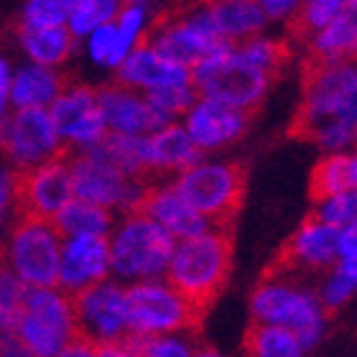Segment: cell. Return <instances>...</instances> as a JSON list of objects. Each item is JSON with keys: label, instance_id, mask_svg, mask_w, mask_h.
I'll list each match as a JSON object with an SVG mask.
<instances>
[{"label": "cell", "instance_id": "obj_26", "mask_svg": "<svg viewBox=\"0 0 357 357\" xmlns=\"http://www.w3.org/2000/svg\"><path fill=\"white\" fill-rule=\"evenodd\" d=\"M75 41L77 38L67 26H18L21 52L33 64L59 69L75 52Z\"/></svg>", "mask_w": 357, "mask_h": 357}, {"label": "cell", "instance_id": "obj_25", "mask_svg": "<svg viewBox=\"0 0 357 357\" xmlns=\"http://www.w3.org/2000/svg\"><path fill=\"white\" fill-rule=\"evenodd\" d=\"M64 77L56 67L23 64L13 72L10 82V107H49L64 89Z\"/></svg>", "mask_w": 357, "mask_h": 357}, {"label": "cell", "instance_id": "obj_14", "mask_svg": "<svg viewBox=\"0 0 357 357\" xmlns=\"http://www.w3.org/2000/svg\"><path fill=\"white\" fill-rule=\"evenodd\" d=\"M75 197L69 158L56 156L52 161L15 172V212L18 215L54 220L69 199Z\"/></svg>", "mask_w": 357, "mask_h": 357}, {"label": "cell", "instance_id": "obj_19", "mask_svg": "<svg viewBox=\"0 0 357 357\" xmlns=\"http://www.w3.org/2000/svg\"><path fill=\"white\" fill-rule=\"evenodd\" d=\"M141 209L151 220H156L174 240L192 238V235H199V232L215 227L207 217L199 215L189 204V199L176 189L174 178H153L146 189Z\"/></svg>", "mask_w": 357, "mask_h": 357}, {"label": "cell", "instance_id": "obj_2", "mask_svg": "<svg viewBox=\"0 0 357 357\" xmlns=\"http://www.w3.org/2000/svg\"><path fill=\"white\" fill-rule=\"evenodd\" d=\"M230 266L232 243L227 227L215 225L199 235L176 240L166 278L202 312L222 291L230 275Z\"/></svg>", "mask_w": 357, "mask_h": 357}, {"label": "cell", "instance_id": "obj_42", "mask_svg": "<svg viewBox=\"0 0 357 357\" xmlns=\"http://www.w3.org/2000/svg\"><path fill=\"white\" fill-rule=\"evenodd\" d=\"M18 215L15 212V172H0V238L6 235L8 222Z\"/></svg>", "mask_w": 357, "mask_h": 357}, {"label": "cell", "instance_id": "obj_41", "mask_svg": "<svg viewBox=\"0 0 357 357\" xmlns=\"http://www.w3.org/2000/svg\"><path fill=\"white\" fill-rule=\"evenodd\" d=\"M75 0H26L21 13L23 26H64Z\"/></svg>", "mask_w": 357, "mask_h": 357}, {"label": "cell", "instance_id": "obj_15", "mask_svg": "<svg viewBox=\"0 0 357 357\" xmlns=\"http://www.w3.org/2000/svg\"><path fill=\"white\" fill-rule=\"evenodd\" d=\"M56 133H59L64 149L87 151L107 135L97 89L87 84H64L59 97L49 105Z\"/></svg>", "mask_w": 357, "mask_h": 357}, {"label": "cell", "instance_id": "obj_17", "mask_svg": "<svg viewBox=\"0 0 357 357\" xmlns=\"http://www.w3.org/2000/svg\"><path fill=\"white\" fill-rule=\"evenodd\" d=\"M110 245L107 235H67L61 240L56 286L69 296L110 278Z\"/></svg>", "mask_w": 357, "mask_h": 357}, {"label": "cell", "instance_id": "obj_10", "mask_svg": "<svg viewBox=\"0 0 357 357\" xmlns=\"http://www.w3.org/2000/svg\"><path fill=\"white\" fill-rule=\"evenodd\" d=\"M0 153L13 172H26L64 153L49 107H10L0 118Z\"/></svg>", "mask_w": 357, "mask_h": 357}, {"label": "cell", "instance_id": "obj_28", "mask_svg": "<svg viewBox=\"0 0 357 357\" xmlns=\"http://www.w3.org/2000/svg\"><path fill=\"white\" fill-rule=\"evenodd\" d=\"M245 350L253 357H301L306 355L304 344L294 329L281 327V324H266V321H253L248 332Z\"/></svg>", "mask_w": 357, "mask_h": 357}, {"label": "cell", "instance_id": "obj_35", "mask_svg": "<svg viewBox=\"0 0 357 357\" xmlns=\"http://www.w3.org/2000/svg\"><path fill=\"white\" fill-rule=\"evenodd\" d=\"M82 41H84V52H87L89 61H92L95 67L112 69V72L118 69V64L126 59V54H128L126 46L120 44L118 29H115L112 21L97 26L95 31H89Z\"/></svg>", "mask_w": 357, "mask_h": 357}, {"label": "cell", "instance_id": "obj_22", "mask_svg": "<svg viewBox=\"0 0 357 357\" xmlns=\"http://www.w3.org/2000/svg\"><path fill=\"white\" fill-rule=\"evenodd\" d=\"M143 149H146V166L149 178H174L192 164H197L204 153L199 146L186 133L181 120L166 123V126L151 130L143 135Z\"/></svg>", "mask_w": 357, "mask_h": 357}, {"label": "cell", "instance_id": "obj_4", "mask_svg": "<svg viewBox=\"0 0 357 357\" xmlns=\"http://www.w3.org/2000/svg\"><path fill=\"white\" fill-rule=\"evenodd\" d=\"M271 82L273 75L250 64L235 44L217 46L192 67V84L197 87V95L212 97L248 112L266 100Z\"/></svg>", "mask_w": 357, "mask_h": 357}, {"label": "cell", "instance_id": "obj_47", "mask_svg": "<svg viewBox=\"0 0 357 357\" xmlns=\"http://www.w3.org/2000/svg\"><path fill=\"white\" fill-rule=\"evenodd\" d=\"M126 3H135V6H151L153 0H126Z\"/></svg>", "mask_w": 357, "mask_h": 357}, {"label": "cell", "instance_id": "obj_3", "mask_svg": "<svg viewBox=\"0 0 357 357\" xmlns=\"http://www.w3.org/2000/svg\"><path fill=\"white\" fill-rule=\"evenodd\" d=\"M110 273L120 283H135L166 275L176 240L143 209L120 215L107 232Z\"/></svg>", "mask_w": 357, "mask_h": 357}, {"label": "cell", "instance_id": "obj_13", "mask_svg": "<svg viewBox=\"0 0 357 357\" xmlns=\"http://www.w3.org/2000/svg\"><path fill=\"white\" fill-rule=\"evenodd\" d=\"M357 79V61H314L306 77L301 107H298V128L309 130L317 123L335 115H342Z\"/></svg>", "mask_w": 357, "mask_h": 357}, {"label": "cell", "instance_id": "obj_7", "mask_svg": "<svg viewBox=\"0 0 357 357\" xmlns=\"http://www.w3.org/2000/svg\"><path fill=\"white\" fill-rule=\"evenodd\" d=\"M128 335L153 337L164 332L192 329L199 309L166 275L126 283Z\"/></svg>", "mask_w": 357, "mask_h": 357}, {"label": "cell", "instance_id": "obj_23", "mask_svg": "<svg viewBox=\"0 0 357 357\" xmlns=\"http://www.w3.org/2000/svg\"><path fill=\"white\" fill-rule=\"evenodd\" d=\"M304 41L314 61H357V0H342L337 13Z\"/></svg>", "mask_w": 357, "mask_h": 357}, {"label": "cell", "instance_id": "obj_20", "mask_svg": "<svg viewBox=\"0 0 357 357\" xmlns=\"http://www.w3.org/2000/svg\"><path fill=\"white\" fill-rule=\"evenodd\" d=\"M97 100H100V112H102L107 133L146 135L164 126L158 120L149 95L128 87V84L115 82L110 87L97 89Z\"/></svg>", "mask_w": 357, "mask_h": 357}, {"label": "cell", "instance_id": "obj_27", "mask_svg": "<svg viewBox=\"0 0 357 357\" xmlns=\"http://www.w3.org/2000/svg\"><path fill=\"white\" fill-rule=\"evenodd\" d=\"M52 222L64 238L67 235H107L115 225V212L82 197H72L56 212Z\"/></svg>", "mask_w": 357, "mask_h": 357}, {"label": "cell", "instance_id": "obj_43", "mask_svg": "<svg viewBox=\"0 0 357 357\" xmlns=\"http://www.w3.org/2000/svg\"><path fill=\"white\" fill-rule=\"evenodd\" d=\"M258 3L266 10L268 21H278V23H294L301 6H304V0H258Z\"/></svg>", "mask_w": 357, "mask_h": 357}, {"label": "cell", "instance_id": "obj_16", "mask_svg": "<svg viewBox=\"0 0 357 357\" xmlns=\"http://www.w3.org/2000/svg\"><path fill=\"white\" fill-rule=\"evenodd\" d=\"M181 126L207 156V153H220L245 135L250 126V112L212 97L197 95L189 110L181 115Z\"/></svg>", "mask_w": 357, "mask_h": 357}, {"label": "cell", "instance_id": "obj_18", "mask_svg": "<svg viewBox=\"0 0 357 357\" xmlns=\"http://www.w3.org/2000/svg\"><path fill=\"white\" fill-rule=\"evenodd\" d=\"M337 258H340V230L312 215L289 240L283 250L281 271H289L294 275H321Z\"/></svg>", "mask_w": 357, "mask_h": 357}, {"label": "cell", "instance_id": "obj_30", "mask_svg": "<svg viewBox=\"0 0 357 357\" xmlns=\"http://www.w3.org/2000/svg\"><path fill=\"white\" fill-rule=\"evenodd\" d=\"M110 164H115L120 172L135 178H149V166H146V149H143V135H123L107 133L102 141L95 146Z\"/></svg>", "mask_w": 357, "mask_h": 357}, {"label": "cell", "instance_id": "obj_46", "mask_svg": "<svg viewBox=\"0 0 357 357\" xmlns=\"http://www.w3.org/2000/svg\"><path fill=\"white\" fill-rule=\"evenodd\" d=\"M342 115L357 120V79H355V87H352V95H350V100H347V107H344Z\"/></svg>", "mask_w": 357, "mask_h": 357}, {"label": "cell", "instance_id": "obj_39", "mask_svg": "<svg viewBox=\"0 0 357 357\" xmlns=\"http://www.w3.org/2000/svg\"><path fill=\"white\" fill-rule=\"evenodd\" d=\"M115 29H118L120 44L126 46V52L135 49L138 44H143L149 38L151 31V15L149 6H135V3H126L118 8V15L112 18Z\"/></svg>", "mask_w": 357, "mask_h": 357}, {"label": "cell", "instance_id": "obj_11", "mask_svg": "<svg viewBox=\"0 0 357 357\" xmlns=\"http://www.w3.org/2000/svg\"><path fill=\"white\" fill-rule=\"evenodd\" d=\"M72 301H75L77 332L95 344V350L128 337L126 283L110 275L75 294Z\"/></svg>", "mask_w": 357, "mask_h": 357}, {"label": "cell", "instance_id": "obj_24", "mask_svg": "<svg viewBox=\"0 0 357 357\" xmlns=\"http://www.w3.org/2000/svg\"><path fill=\"white\" fill-rule=\"evenodd\" d=\"M207 10L217 33L227 44H238L255 33H263L268 26V15L258 0H209Z\"/></svg>", "mask_w": 357, "mask_h": 357}, {"label": "cell", "instance_id": "obj_5", "mask_svg": "<svg viewBox=\"0 0 357 357\" xmlns=\"http://www.w3.org/2000/svg\"><path fill=\"white\" fill-rule=\"evenodd\" d=\"M15 335L31 357H61L79 335L72 296L59 286L29 289Z\"/></svg>", "mask_w": 357, "mask_h": 357}, {"label": "cell", "instance_id": "obj_31", "mask_svg": "<svg viewBox=\"0 0 357 357\" xmlns=\"http://www.w3.org/2000/svg\"><path fill=\"white\" fill-rule=\"evenodd\" d=\"M317 294H319L321 304L327 306V312H335V309H342L344 304H350L352 296L357 294V263L337 258L321 273Z\"/></svg>", "mask_w": 357, "mask_h": 357}, {"label": "cell", "instance_id": "obj_12", "mask_svg": "<svg viewBox=\"0 0 357 357\" xmlns=\"http://www.w3.org/2000/svg\"><path fill=\"white\" fill-rule=\"evenodd\" d=\"M151 46H156L158 52L166 54L169 59L184 64L192 69L202 56L215 52L217 46L227 44L220 33H217L215 23L209 18L207 6H199L189 10V13H178L166 18L149 31L146 38Z\"/></svg>", "mask_w": 357, "mask_h": 357}, {"label": "cell", "instance_id": "obj_29", "mask_svg": "<svg viewBox=\"0 0 357 357\" xmlns=\"http://www.w3.org/2000/svg\"><path fill=\"white\" fill-rule=\"evenodd\" d=\"M123 352L126 357H192L199 352V344L194 342L192 329H178L153 337L128 335L123 340Z\"/></svg>", "mask_w": 357, "mask_h": 357}, {"label": "cell", "instance_id": "obj_21", "mask_svg": "<svg viewBox=\"0 0 357 357\" xmlns=\"http://www.w3.org/2000/svg\"><path fill=\"white\" fill-rule=\"evenodd\" d=\"M115 75H118L120 84H128V87L146 92V95L161 87H169V84L192 82V69L169 59L149 41L130 49L126 54V59L118 64Z\"/></svg>", "mask_w": 357, "mask_h": 357}, {"label": "cell", "instance_id": "obj_34", "mask_svg": "<svg viewBox=\"0 0 357 357\" xmlns=\"http://www.w3.org/2000/svg\"><path fill=\"white\" fill-rule=\"evenodd\" d=\"M120 6H123V0H75L64 26L72 31L75 38H84L97 26L112 21L118 15Z\"/></svg>", "mask_w": 357, "mask_h": 357}, {"label": "cell", "instance_id": "obj_36", "mask_svg": "<svg viewBox=\"0 0 357 357\" xmlns=\"http://www.w3.org/2000/svg\"><path fill=\"white\" fill-rule=\"evenodd\" d=\"M29 286L8 266L0 263V335H15Z\"/></svg>", "mask_w": 357, "mask_h": 357}, {"label": "cell", "instance_id": "obj_44", "mask_svg": "<svg viewBox=\"0 0 357 357\" xmlns=\"http://www.w3.org/2000/svg\"><path fill=\"white\" fill-rule=\"evenodd\" d=\"M340 258L357 263V217L340 230Z\"/></svg>", "mask_w": 357, "mask_h": 357}, {"label": "cell", "instance_id": "obj_37", "mask_svg": "<svg viewBox=\"0 0 357 357\" xmlns=\"http://www.w3.org/2000/svg\"><path fill=\"white\" fill-rule=\"evenodd\" d=\"M314 217H319L321 222L332 225L337 230H342L357 217V189H342V192L321 194L314 199Z\"/></svg>", "mask_w": 357, "mask_h": 357}, {"label": "cell", "instance_id": "obj_6", "mask_svg": "<svg viewBox=\"0 0 357 357\" xmlns=\"http://www.w3.org/2000/svg\"><path fill=\"white\" fill-rule=\"evenodd\" d=\"M61 240L64 235L52 220L15 215V222L6 230L0 263L10 268L29 289L56 286Z\"/></svg>", "mask_w": 357, "mask_h": 357}, {"label": "cell", "instance_id": "obj_38", "mask_svg": "<svg viewBox=\"0 0 357 357\" xmlns=\"http://www.w3.org/2000/svg\"><path fill=\"white\" fill-rule=\"evenodd\" d=\"M149 100L156 110L158 120L161 123H174V120H181L189 105L197 100V87L192 82H178L169 84V87H161L156 92H149Z\"/></svg>", "mask_w": 357, "mask_h": 357}, {"label": "cell", "instance_id": "obj_9", "mask_svg": "<svg viewBox=\"0 0 357 357\" xmlns=\"http://www.w3.org/2000/svg\"><path fill=\"white\" fill-rule=\"evenodd\" d=\"M69 169H72L75 197L102 204L115 215L141 209V202L151 184L146 178H135L120 172L97 149L75 151V156L69 158Z\"/></svg>", "mask_w": 357, "mask_h": 357}, {"label": "cell", "instance_id": "obj_40", "mask_svg": "<svg viewBox=\"0 0 357 357\" xmlns=\"http://www.w3.org/2000/svg\"><path fill=\"white\" fill-rule=\"evenodd\" d=\"M235 46L250 64H255L268 75H275L278 67L283 64V56H286V49H283L281 41L273 36H266V33H255L245 41H238Z\"/></svg>", "mask_w": 357, "mask_h": 357}, {"label": "cell", "instance_id": "obj_45", "mask_svg": "<svg viewBox=\"0 0 357 357\" xmlns=\"http://www.w3.org/2000/svg\"><path fill=\"white\" fill-rule=\"evenodd\" d=\"M10 82H13V67L6 59H0V118L10 112Z\"/></svg>", "mask_w": 357, "mask_h": 357}, {"label": "cell", "instance_id": "obj_1", "mask_svg": "<svg viewBox=\"0 0 357 357\" xmlns=\"http://www.w3.org/2000/svg\"><path fill=\"white\" fill-rule=\"evenodd\" d=\"M250 317L253 321L294 329L306 352L319 347L327 337V306L304 275L289 271H275L261 281L250 296Z\"/></svg>", "mask_w": 357, "mask_h": 357}, {"label": "cell", "instance_id": "obj_33", "mask_svg": "<svg viewBox=\"0 0 357 357\" xmlns=\"http://www.w3.org/2000/svg\"><path fill=\"white\" fill-rule=\"evenodd\" d=\"M352 186H355V181H352L350 153H321L319 164L314 166L312 174L314 199L321 194L342 192V189H352Z\"/></svg>", "mask_w": 357, "mask_h": 357}, {"label": "cell", "instance_id": "obj_8", "mask_svg": "<svg viewBox=\"0 0 357 357\" xmlns=\"http://www.w3.org/2000/svg\"><path fill=\"white\" fill-rule=\"evenodd\" d=\"M174 184L199 215L217 227H227L240 207L243 172L225 158L202 156L197 164L174 176Z\"/></svg>", "mask_w": 357, "mask_h": 357}, {"label": "cell", "instance_id": "obj_32", "mask_svg": "<svg viewBox=\"0 0 357 357\" xmlns=\"http://www.w3.org/2000/svg\"><path fill=\"white\" fill-rule=\"evenodd\" d=\"M306 133L312 135V141L321 153H350L352 149H357V120L347 115L321 120Z\"/></svg>", "mask_w": 357, "mask_h": 357}]
</instances>
